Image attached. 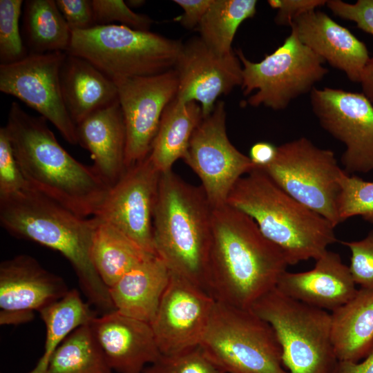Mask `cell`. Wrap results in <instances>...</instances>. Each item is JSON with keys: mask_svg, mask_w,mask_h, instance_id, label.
Segmentation results:
<instances>
[{"mask_svg": "<svg viewBox=\"0 0 373 373\" xmlns=\"http://www.w3.org/2000/svg\"><path fill=\"white\" fill-rule=\"evenodd\" d=\"M287 266L283 252L250 216L228 204L213 207L207 291L216 301L250 309Z\"/></svg>", "mask_w": 373, "mask_h": 373, "instance_id": "cell-1", "label": "cell"}, {"mask_svg": "<svg viewBox=\"0 0 373 373\" xmlns=\"http://www.w3.org/2000/svg\"><path fill=\"white\" fill-rule=\"evenodd\" d=\"M5 126L30 187L82 217L97 213L111 187L93 166L79 162L61 146L45 118L12 102Z\"/></svg>", "mask_w": 373, "mask_h": 373, "instance_id": "cell-2", "label": "cell"}, {"mask_svg": "<svg viewBox=\"0 0 373 373\" xmlns=\"http://www.w3.org/2000/svg\"><path fill=\"white\" fill-rule=\"evenodd\" d=\"M0 223L14 237L60 253L71 265L88 303L102 314L115 310L91 258L95 218L78 216L28 186L0 198Z\"/></svg>", "mask_w": 373, "mask_h": 373, "instance_id": "cell-3", "label": "cell"}, {"mask_svg": "<svg viewBox=\"0 0 373 373\" xmlns=\"http://www.w3.org/2000/svg\"><path fill=\"white\" fill-rule=\"evenodd\" d=\"M213 207L202 188L161 173L153 214L157 255L172 274L207 291Z\"/></svg>", "mask_w": 373, "mask_h": 373, "instance_id": "cell-4", "label": "cell"}, {"mask_svg": "<svg viewBox=\"0 0 373 373\" xmlns=\"http://www.w3.org/2000/svg\"><path fill=\"white\" fill-rule=\"evenodd\" d=\"M227 204L250 216L289 265L316 260L337 241L327 220L287 194L260 168L238 180Z\"/></svg>", "mask_w": 373, "mask_h": 373, "instance_id": "cell-5", "label": "cell"}, {"mask_svg": "<svg viewBox=\"0 0 373 373\" xmlns=\"http://www.w3.org/2000/svg\"><path fill=\"white\" fill-rule=\"evenodd\" d=\"M182 46L151 31L111 23L72 31L66 53L88 61L113 79L173 69Z\"/></svg>", "mask_w": 373, "mask_h": 373, "instance_id": "cell-6", "label": "cell"}, {"mask_svg": "<svg viewBox=\"0 0 373 373\" xmlns=\"http://www.w3.org/2000/svg\"><path fill=\"white\" fill-rule=\"evenodd\" d=\"M250 309L273 328L289 373H334L338 359L327 311L295 300L276 287Z\"/></svg>", "mask_w": 373, "mask_h": 373, "instance_id": "cell-7", "label": "cell"}, {"mask_svg": "<svg viewBox=\"0 0 373 373\" xmlns=\"http://www.w3.org/2000/svg\"><path fill=\"white\" fill-rule=\"evenodd\" d=\"M200 345L227 373H289L272 327L250 309L216 301Z\"/></svg>", "mask_w": 373, "mask_h": 373, "instance_id": "cell-8", "label": "cell"}, {"mask_svg": "<svg viewBox=\"0 0 373 373\" xmlns=\"http://www.w3.org/2000/svg\"><path fill=\"white\" fill-rule=\"evenodd\" d=\"M242 66L241 88L246 102L254 107L263 105L274 110L287 107L292 100L311 92L328 73L324 61L291 31L283 43L258 62L236 50Z\"/></svg>", "mask_w": 373, "mask_h": 373, "instance_id": "cell-9", "label": "cell"}, {"mask_svg": "<svg viewBox=\"0 0 373 373\" xmlns=\"http://www.w3.org/2000/svg\"><path fill=\"white\" fill-rule=\"evenodd\" d=\"M260 169L287 194L334 227L341 222L337 200L344 170L332 151L320 149L302 137L278 146L274 162Z\"/></svg>", "mask_w": 373, "mask_h": 373, "instance_id": "cell-10", "label": "cell"}, {"mask_svg": "<svg viewBox=\"0 0 373 373\" xmlns=\"http://www.w3.org/2000/svg\"><path fill=\"white\" fill-rule=\"evenodd\" d=\"M183 160L199 177L213 207L227 204L238 180L256 167L229 141L222 101L217 102L194 131Z\"/></svg>", "mask_w": 373, "mask_h": 373, "instance_id": "cell-11", "label": "cell"}, {"mask_svg": "<svg viewBox=\"0 0 373 373\" xmlns=\"http://www.w3.org/2000/svg\"><path fill=\"white\" fill-rule=\"evenodd\" d=\"M65 52L29 53L23 59L0 64V91L12 95L50 122L70 144H78L77 126L62 96L60 70Z\"/></svg>", "mask_w": 373, "mask_h": 373, "instance_id": "cell-12", "label": "cell"}, {"mask_svg": "<svg viewBox=\"0 0 373 373\" xmlns=\"http://www.w3.org/2000/svg\"><path fill=\"white\" fill-rule=\"evenodd\" d=\"M321 126L345 146L341 157L350 175L373 170V104L363 93L325 87L310 92Z\"/></svg>", "mask_w": 373, "mask_h": 373, "instance_id": "cell-13", "label": "cell"}, {"mask_svg": "<svg viewBox=\"0 0 373 373\" xmlns=\"http://www.w3.org/2000/svg\"><path fill=\"white\" fill-rule=\"evenodd\" d=\"M113 80L126 128L128 169L149 155L162 113L176 97L178 76L173 68L151 76Z\"/></svg>", "mask_w": 373, "mask_h": 373, "instance_id": "cell-14", "label": "cell"}, {"mask_svg": "<svg viewBox=\"0 0 373 373\" xmlns=\"http://www.w3.org/2000/svg\"><path fill=\"white\" fill-rule=\"evenodd\" d=\"M160 175L148 155L126 169L93 216L156 256L153 214Z\"/></svg>", "mask_w": 373, "mask_h": 373, "instance_id": "cell-15", "label": "cell"}, {"mask_svg": "<svg viewBox=\"0 0 373 373\" xmlns=\"http://www.w3.org/2000/svg\"><path fill=\"white\" fill-rule=\"evenodd\" d=\"M205 290L172 274L151 323L162 354L200 345L215 305Z\"/></svg>", "mask_w": 373, "mask_h": 373, "instance_id": "cell-16", "label": "cell"}, {"mask_svg": "<svg viewBox=\"0 0 373 373\" xmlns=\"http://www.w3.org/2000/svg\"><path fill=\"white\" fill-rule=\"evenodd\" d=\"M69 291L61 277L29 255L3 260L0 264V325L30 322L35 311L59 300Z\"/></svg>", "mask_w": 373, "mask_h": 373, "instance_id": "cell-17", "label": "cell"}, {"mask_svg": "<svg viewBox=\"0 0 373 373\" xmlns=\"http://www.w3.org/2000/svg\"><path fill=\"white\" fill-rule=\"evenodd\" d=\"M174 69L178 76L175 97L198 103L203 117L213 111L220 96L242 82V66L236 53L218 55L200 37L183 44Z\"/></svg>", "mask_w": 373, "mask_h": 373, "instance_id": "cell-18", "label": "cell"}, {"mask_svg": "<svg viewBox=\"0 0 373 373\" xmlns=\"http://www.w3.org/2000/svg\"><path fill=\"white\" fill-rule=\"evenodd\" d=\"M109 366L117 373H143L161 352L150 323L117 310L96 316L89 323Z\"/></svg>", "mask_w": 373, "mask_h": 373, "instance_id": "cell-19", "label": "cell"}, {"mask_svg": "<svg viewBox=\"0 0 373 373\" xmlns=\"http://www.w3.org/2000/svg\"><path fill=\"white\" fill-rule=\"evenodd\" d=\"M290 27L301 42L324 61L343 71L350 81L360 82L370 57L365 44L348 29L319 10L300 16Z\"/></svg>", "mask_w": 373, "mask_h": 373, "instance_id": "cell-20", "label": "cell"}, {"mask_svg": "<svg viewBox=\"0 0 373 373\" xmlns=\"http://www.w3.org/2000/svg\"><path fill=\"white\" fill-rule=\"evenodd\" d=\"M356 285L340 255L327 250L309 271H285L276 287L295 300L332 312L354 296L358 290Z\"/></svg>", "mask_w": 373, "mask_h": 373, "instance_id": "cell-21", "label": "cell"}, {"mask_svg": "<svg viewBox=\"0 0 373 373\" xmlns=\"http://www.w3.org/2000/svg\"><path fill=\"white\" fill-rule=\"evenodd\" d=\"M76 126L78 144L89 151L93 168L111 188L127 169L126 128L118 99Z\"/></svg>", "mask_w": 373, "mask_h": 373, "instance_id": "cell-22", "label": "cell"}, {"mask_svg": "<svg viewBox=\"0 0 373 373\" xmlns=\"http://www.w3.org/2000/svg\"><path fill=\"white\" fill-rule=\"evenodd\" d=\"M170 278L165 262L158 256L150 257L108 287L115 310L151 324Z\"/></svg>", "mask_w": 373, "mask_h": 373, "instance_id": "cell-23", "label": "cell"}, {"mask_svg": "<svg viewBox=\"0 0 373 373\" xmlns=\"http://www.w3.org/2000/svg\"><path fill=\"white\" fill-rule=\"evenodd\" d=\"M66 109L77 125L117 100L115 82L88 61L66 53L60 70Z\"/></svg>", "mask_w": 373, "mask_h": 373, "instance_id": "cell-24", "label": "cell"}, {"mask_svg": "<svg viewBox=\"0 0 373 373\" xmlns=\"http://www.w3.org/2000/svg\"><path fill=\"white\" fill-rule=\"evenodd\" d=\"M331 315V336L338 361L358 362L373 349V289L361 288Z\"/></svg>", "mask_w": 373, "mask_h": 373, "instance_id": "cell-25", "label": "cell"}, {"mask_svg": "<svg viewBox=\"0 0 373 373\" xmlns=\"http://www.w3.org/2000/svg\"><path fill=\"white\" fill-rule=\"evenodd\" d=\"M203 118L200 104L175 97L164 109L149 157L161 173L184 157L192 135Z\"/></svg>", "mask_w": 373, "mask_h": 373, "instance_id": "cell-26", "label": "cell"}, {"mask_svg": "<svg viewBox=\"0 0 373 373\" xmlns=\"http://www.w3.org/2000/svg\"><path fill=\"white\" fill-rule=\"evenodd\" d=\"M95 220L91 258L108 288L141 262L156 256L142 249L115 227Z\"/></svg>", "mask_w": 373, "mask_h": 373, "instance_id": "cell-27", "label": "cell"}, {"mask_svg": "<svg viewBox=\"0 0 373 373\" xmlns=\"http://www.w3.org/2000/svg\"><path fill=\"white\" fill-rule=\"evenodd\" d=\"M46 327L44 354L27 373H46L50 360L63 341L77 327L88 325L97 315L76 289L39 312Z\"/></svg>", "mask_w": 373, "mask_h": 373, "instance_id": "cell-28", "label": "cell"}, {"mask_svg": "<svg viewBox=\"0 0 373 373\" xmlns=\"http://www.w3.org/2000/svg\"><path fill=\"white\" fill-rule=\"evenodd\" d=\"M23 32L29 53L65 52L72 31L55 0H27L24 3Z\"/></svg>", "mask_w": 373, "mask_h": 373, "instance_id": "cell-29", "label": "cell"}, {"mask_svg": "<svg viewBox=\"0 0 373 373\" xmlns=\"http://www.w3.org/2000/svg\"><path fill=\"white\" fill-rule=\"evenodd\" d=\"M256 0H213L199 24L200 38L220 55L233 52L238 28L256 12Z\"/></svg>", "mask_w": 373, "mask_h": 373, "instance_id": "cell-30", "label": "cell"}, {"mask_svg": "<svg viewBox=\"0 0 373 373\" xmlns=\"http://www.w3.org/2000/svg\"><path fill=\"white\" fill-rule=\"evenodd\" d=\"M89 324L73 331L52 356L46 373H112Z\"/></svg>", "mask_w": 373, "mask_h": 373, "instance_id": "cell-31", "label": "cell"}, {"mask_svg": "<svg viewBox=\"0 0 373 373\" xmlns=\"http://www.w3.org/2000/svg\"><path fill=\"white\" fill-rule=\"evenodd\" d=\"M339 185L337 209L341 222L360 216L365 221L373 223V182L344 171Z\"/></svg>", "mask_w": 373, "mask_h": 373, "instance_id": "cell-32", "label": "cell"}, {"mask_svg": "<svg viewBox=\"0 0 373 373\" xmlns=\"http://www.w3.org/2000/svg\"><path fill=\"white\" fill-rule=\"evenodd\" d=\"M22 0H0V64L17 62L29 53L19 32Z\"/></svg>", "mask_w": 373, "mask_h": 373, "instance_id": "cell-33", "label": "cell"}, {"mask_svg": "<svg viewBox=\"0 0 373 373\" xmlns=\"http://www.w3.org/2000/svg\"><path fill=\"white\" fill-rule=\"evenodd\" d=\"M143 373H227L205 352L202 346L172 354H161Z\"/></svg>", "mask_w": 373, "mask_h": 373, "instance_id": "cell-34", "label": "cell"}, {"mask_svg": "<svg viewBox=\"0 0 373 373\" xmlns=\"http://www.w3.org/2000/svg\"><path fill=\"white\" fill-rule=\"evenodd\" d=\"M95 26L121 25L139 30L149 31L153 20L149 16L135 12L122 0H91Z\"/></svg>", "mask_w": 373, "mask_h": 373, "instance_id": "cell-35", "label": "cell"}, {"mask_svg": "<svg viewBox=\"0 0 373 373\" xmlns=\"http://www.w3.org/2000/svg\"><path fill=\"white\" fill-rule=\"evenodd\" d=\"M29 186L16 160L6 126L0 128V198L10 196Z\"/></svg>", "mask_w": 373, "mask_h": 373, "instance_id": "cell-36", "label": "cell"}, {"mask_svg": "<svg viewBox=\"0 0 373 373\" xmlns=\"http://www.w3.org/2000/svg\"><path fill=\"white\" fill-rule=\"evenodd\" d=\"M341 243L351 251L349 269L356 285L373 289V229L362 240Z\"/></svg>", "mask_w": 373, "mask_h": 373, "instance_id": "cell-37", "label": "cell"}, {"mask_svg": "<svg viewBox=\"0 0 373 373\" xmlns=\"http://www.w3.org/2000/svg\"><path fill=\"white\" fill-rule=\"evenodd\" d=\"M326 5L334 15L354 21L358 28L373 36V0H358L354 3L329 0Z\"/></svg>", "mask_w": 373, "mask_h": 373, "instance_id": "cell-38", "label": "cell"}, {"mask_svg": "<svg viewBox=\"0 0 373 373\" xmlns=\"http://www.w3.org/2000/svg\"><path fill=\"white\" fill-rule=\"evenodd\" d=\"M56 4L71 31L95 26L90 0H56Z\"/></svg>", "mask_w": 373, "mask_h": 373, "instance_id": "cell-39", "label": "cell"}, {"mask_svg": "<svg viewBox=\"0 0 373 373\" xmlns=\"http://www.w3.org/2000/svg\"><path fill=\"white\" fill-rule=\"evenodd\" d=\"M269 6L277 10L275 22L289 26L297 18L326 5V0H269Z\"/></svg>", "mask_w": 373, "mask_h": 373, "instance_id": "cell-40", "label": "cell"}, {"mask_svg": "<svg viewBox=\"0 0 373 373\" xmlns=\"http://www.w3.org/2000/svg\"><path fill=\"white\" fill-rule=\"evenodd\" d=\"M183 10V14L176 19L184 28L191 29L199 26L213 0H175Z\"/></svg>", "mask_w": 373, "mask_h": 373, "instance_id": "cell-41", "label": "cell"}, {"mask_svg": "<svg viewBox=\"0 0 373 373\" xmlns=\"http://www.w3.org/2000/svg\"><path fill=\"white\" fill-rule=\"evenodd\" d=\"M278 152V146L269 142H258L251 146L249 157L258 168H264L271 164Z\"/></svg>", "mask_w": 373, "mask_h": 373, "instance_id": "cell-42", "label": "cell"}, {"mask_svg": "<svg viewBox=\"0 0 373 373\" xmlns=\"http://www.w3.org/2000/svg\"><path fill=\"white\" fill-rule=\"evenodd\" d=\"M334 373H373V349L361 362L338 361Z\"/></svg>", "mask_w": 373, "mask_h": 373, "instance_id": "cell-43", "label": "cell"}, {"mask_svg": "<svg viewBox=\"0 0 373 373\" xmlns=\"http://www.w3.org/2000/svg\"><path fill=\"white\" fill-rule=\"evenodd\" d=\"M360 83L363 94L373 104V57H370L362 73Z\"/></svg>", "mask_w": 373, "mask_h": 373, "instance_id": "cell-44", "label": "cell"}, {"mask_svg": "<svg viewBox=\"0 0 373 373\" xmlns=\"http://www.w3.org/2000/svg\"><path fill=\"white\" fill-rule=\"evenodd\" d=\"M126 4L129 8H137L143 5L145 1L142 0H128L126 2ZM132 9V8H131Z\"/></svg>", "mask_w": 373, "mask_h": 373, "instance_id": "cell-45", "label": "cell"}]
</instances>
